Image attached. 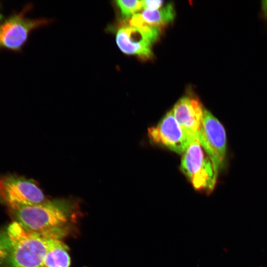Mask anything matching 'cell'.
Instances as JSON below:
<instances>
[{
  "instance_id": "15",
  "label": "cell",
  "mask_w": 267,
  "mask_h": 267,
  "mask_svg": "<svg viewBox=\"0 0 267 267\" xmlns=\"http://www.w3.org/2000/svg\"><path fill=\"white\" fill-rule=\"evenodd\" d=\"M261 10L263 16L267 19V0H263L262 1Z\"/></svg>"
},
{
  "instance_id": "2",
  "label": "cell",
  "mask_w": 267,
  "mask_h": 267,
  "mask_svg": "<svg viewBox=\"0 0 267 267\" xmlns=\"http://www.w3.org/2000/svg\"><path fill=\"white\" fill-rule=\"evenodd\" d=\"M7 207L15 222L28 231L59 240L67 233L68 212L61 203L47 201L40 204Z\"/></svg>"
},
{
  "instance_id": "12",
  "label": "cell",
  "mask_w": 267,
  "mask_h": 267,
  "mask_svg": "<svg viewBox=\"0 0 267 267\" xmlns=\"http://www.w3.org/2000/svg\"><path fill=\"white\" fill-rule=\"evenodd\" d=\"M129 25L139 31L152 44L159 37L160 29L148 24L140 13L132 16L129 21Z\"/></svg>"
},
{
  "instance_id": "10",
  "label": "cell",
  "mask_w": 267,
  "mask_h": 267,
  "mask_svg": "<svg viewBox=\"0 0 267 267\" xmlns=\"http://www.w3.org/2000/svg\"><path fill=\"white\" fill-rule=\"evenodd\" d=\"M68 247L60 240L47 251L44 261V267H69L71 263Z\"/></svg>"
},
{
  "instance_id": "11",
  "label": "cell",
  "mask_w": 267,
  "mask_h": 267,
  "mask_svg": "<svg viewBox=\"0 0 267 267\" xmlns=\"http://www.w3.org/2000/svg\"><path fill=\"white\" fill-rule=\"evenodd\" d=\"M141 14L148 24L160 28L172 22L176 13L173 4L168 3L156 10H144Z\"/></svg>"
},
{
  "instance_id": "14",
  "label": "cell",
  "mask_w": 267,
  "mask_h": 267,
  "mask_svg": "<svg viewBox=\"0 0 267 267\" xmlns=\"http://www.w3.org/2000/svg\"><path fill=\"white\" fill-rule=\"evenodd\" d=\"M164 1L161 0H142V8L144 10H154L161 8Z\"/></svg>"
},
{
  "instance_id": "1",
  "label": "cell",
  "mask_w": 267,
  "mask_h": 267,
  "mask_svg": "<svg viewBox=\"0 0 267 267\" xmlns=\"http://www.w3.org/2000/svg\"><path fill=\"white\" fill-rule=\"evenodd\" d=\"M57 240L28 231L14 221L0 230V263L8 267H44L47 251Z\"/></svg>"
},
{
  "instance_id": "4",
  "label": "cell",
  "mask_w": 267,
  "mask_h": 267,
  "mask_svg": "<svg viewBox=\"0 0 267 267\" xmlns=\"http://www.w3.org/2000/svg\"><path fill=\"white\" fill-rule=\"evenodd\" d=\"M198 138L218 175L225 159L226 134L221 123L205 108Z\"/></svg>"
},
{
  "instance_id": "7",
  "label": "cell",
  "mask_w": 267,
  "mask_h": 267,
  "mask_svg": "<svg viewBox=\"0 0 267 267\" xmlns=\"http://www.w3.org/2000/svg\"><path fill=\"white\" fill-rule=\"evenodd\" d=\"M49 22L46 19L26 18L23 12L14 15L0 25V46L18 50L33 30Z\"/></svg>"
},
{
  "instance_id": "16",
  "label": "cell",
  "mask_w": 267,
  "mask_h": 267,
  "mask_svg": "<svg viewBox=\"0 0 267 267\" xmlns=\"http://www.w3.org/2000/svg\"><path fill=\"white\" fill-rule=\"evenodd\" d=\"M1 18V14H0V20Z\"/></svg>"
},
{
  "instance_id": "3",
  "label": "cell",
  "mask_w": 267,
  "mask_h": 267,
  "mask_svg": "<svg viewBox=\"0 0 267 267\" xmlns=\"http://www.w3.org/2000/svg\"><path fill=\"white\" fill-rule=\"evenodd\" d=\"M180 168L196 190L210 194L214 189L218 175L198 139L183 154Z\"/></svg>"
},
{
  "instance_id": "13",
  "label": "cell",
  "mask_w": 267,
  "mask_h": 267,
  "mask_svg": "<svg viewBox=\"0 0 267 267\" xmlns=\"http://www.w3.org/2000/svg\"><path fill=\"white\" fill-rule=\"evenodd\" d=\"M115 2L122 16L125 18L131 17L142 9V0H118Z\"/></svg>"
},
{
  "instance_id": "5",
  "label": "cell",
  "mask_w": 267,
  "mask_h": 267,
  "mask_svg": "<svg viewBox=\"0 0 267 267\" xmlns=\"http://www.w3.org/2000/svg\"><path fill=\"white\" fill-rule=\"evenodd\" d=\"M0 200L7 207L40 204L47 201L34 181L13 175L0 178Z\"/></svg>"
},
{
  "instance_id": "9",
  "label": "cell",
  "mask_w": 267,
  "mask_h": 267,
  "mask_svg": "<svg viewBox=\"0 0 267 267\" xmlns=\"http://www.w3.org/2000/svg\"><path fill=\"white\" fill-rule=\"evenodd\" d=\"M116 44L119 49L128 55H135L149 59L152 56V43L137 29L125 25L118 29Z\"/></svg>"
},
{
  "instance_id": "8",
  "label": "cell",
  "mask_w": 267,
  "mask_h": 267,
  "mask_svg": "<svg viewBox=\"0 0 267 267\" xmlns=\"http://www.w3.org/2000/svg\"><path fill=\"white\" fill-rule=\"evenodd\" d=\"M175 117L186 135L194 141L198 134L205 108L199 99L191 95L180 98L173 108Z\"/></svg>"
},
{
  "instance_id": "6",
  "label": "cell",
  "mask_w": 267,
  "mask_h": 267,
  "mask_svg": "<svg viewBox=\"0 0 267 267\" xmlns=\"http://www.w3.org/2000/svg\"><path fill=\"white\" fill-rule=\"evenodd\" d=\"M149 139L178 154H183L193 142L176 120L173 109L155 126L148 129Z\"/></svg>"
}]
</instances>
